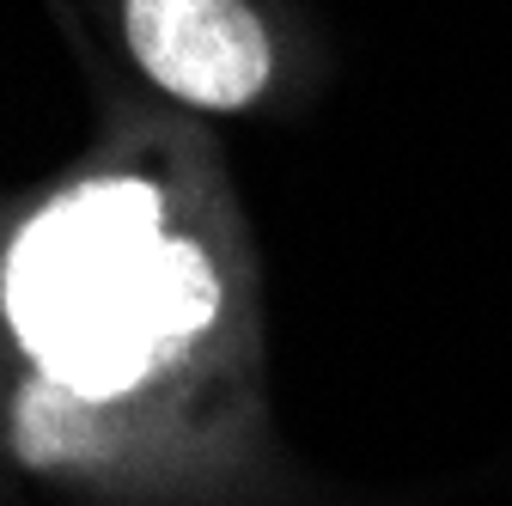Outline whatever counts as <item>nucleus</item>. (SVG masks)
I'll return each mask as SVG.
<instances>
[{
	"label": "nucleus",
	"instance_id": "1",
	"mask_svg": "<svg viewBox=\"0 0 512 506\" xmlns=\"http://www.w3.org/2000/svg\"><path fill=\"white\" fill-rule=\"evenodd\" d=\"M220 311V281L189 238H159L153 183L116 177L43 208L7 257V318L43 378L122 397L165 372Z\"/></svg>",
	"mask_w": 512,
	"mask_h": 506
},
{
	"label": "nucleus",
	"instance_id": "2",
	"mask_svg": "<svg viewBox=\"0 0 512 506\" xmlns=\"http://www.w3.org/2000/svg\"><path fill=\"white\" fill-rule=\"evenodd\" d=\"M135 61L177 98L238 110L269 80V37L244 0H128Z\"/></svg>",
	"mask_w": 512,
	"mask_h": 506
},
{
	"label": "nucleus",
	"instance_id": "3",
	"mask_svg": "<svg viewBox=\"0 0 512 506\" xmlns=\"http://www.w3.org/2000/svg\"><path fill=\"white\" fill-rule=\"evenodd\" d=\"M92 397L55 385V378H43V385L25 391L19 403V452L31 464H55V458H80L92 446Z\"/></svg>",
	"mask_w": 512,
	"mask_h": 506
}]
</instances>
